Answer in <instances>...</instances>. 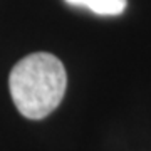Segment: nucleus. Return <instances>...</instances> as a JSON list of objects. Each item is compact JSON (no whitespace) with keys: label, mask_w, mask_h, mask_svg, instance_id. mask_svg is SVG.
Wrapping results in <instances>:
<instances>
[{"label":"nucleus","mask_w":151,"mask_h":151,"mask_svg":"<svg viewBox=\"0 0 151 151\" xmlns=\"http://www.w3.org/2000/svg\"><path fill=\"white\" fill-rule=\"evenodd\" d=\"M67 87L62 62L49 52H35L19 60L9 77L12 101L27 119H44L60 104Z\"/></svg>","instance_id":"obj_1"},{"label":"nucleus","mask_w":151,"mask_h":151,"mask_svg":"<svg viewBox=\"0 0 151 151\" xmlns=\"http://www.w3.org/2000/svg\"><path fill=\"white\" fill-rule=\"evenodd\" d=\"M69 5L84 7L97 15H119L126 9V0H65Z\"/></svg>","instance_id":"obj_2"}]
</instances>
